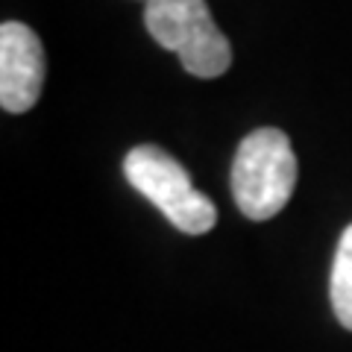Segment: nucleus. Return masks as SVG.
Wrapping results in <instances>:
<instances>
[{
  "mask_svg": "<svg viewBox=\"0 0 352 352\" xmlns=\"http://www.w3.org/2000/svg\"><path fill=\"white\" fill-rule=\"evenodd\" d=\"M296 156L282 129L261 126L238 144L232 162V197L250 220L276 217L296 188Z\"/></svg>",
  "mask_w": 352,
  "mask_h": 352,
  "instance_id": "1",
  "label": "nucleus"
},
{
  "mask_svg": "<svg viewBox=\"0 0 352 352\" xmlns=\"http://www.w3.org/2000/svg\"><path fill=\"white\" fill-rule=\"evenodd\" d=\"M144 24L164 50L179 56L191 76L214 80L232 65L229 38L217 30L206 0H147Z\"/></svg>",
  "mask_w": 352,
  "mask_h": 352,
  "instance_id": "2",
  "label": "nucleus"
},
{
  "mask_svg": "<svg viewBox=\"0 0 352 352\" xmlns=\"http://www.w3.org/2000/svg\"><path fill=\"white\" fill-rule=\"evenodd\" d=\"M124 173L132 188L147 197L179 232L206 235L217 223L214 203L194 188L188 170L168 150L156 144L132 147L124 159Z\"/></svg>",
  "mask_w": 352,
  "mask_h": 352,
  "instance_id": "3",
  "label": "nucleus"
},
{
  "mask_svg": "<svg viewBox=\"0 0 352 352\" xmlns=\"http://www.w3.org/2000/svg\"><path fill=\"white\" fill-rule=\"evenodd\" d=\"M47 59L41 38L21 21L0 27V106L12 115L32 109L41 97Z\"/></svg>",
  "mask_w": 352,
  "mask_h": 352,
  "instance_id": "4",
  "label": "nucleus"
},
{
  "mask_svg": "<svg viewBox=\"0 0 352 352\" xmlns=\"http://www.w3.org/2000/svg\"><path fill=\"white\" fill-rule=\"evenodd\" d=\"M329 296H332V311L340 320V326L352 332V223L338 241L332 279H329Z\"/></svg>",
  "mask_w": 352,
  "mask_h": 352,
  "instance_id": "5",
  "label": "nucleus"
}]
</instances>
